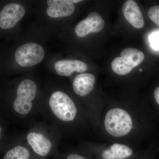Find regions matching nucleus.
I'll return each instance as SVG.
<instances>
[{"label":"nucleus","mask_w":159,"mask_h":159,"mask_svg":"<svg viewBox=\"0 0 159 159\" xmlns=\"http://www.w3.org/2000/svg\"><path fill=\"white\" fill-rule=\"evenodd\" d=\"M36 83L23 80L18 84L15 96L1 107L2 117L14 122L31 125L34 117L40 114L41 102H38Z\"/></svg>","instance_id":"f257e3e1"},{"label":"nucleus","mask_w":159,"mask_h":159,"mask_svg":"<svg viewBox=\"0 0 159 159\" xmlns=\"http://www.w3.org/2000/svg\"><path fill=\"white\" fill-rule=\"evenodd\" d=\"M79 113L77 103L63 91H55L46 102H41L40 114L62 134H70L77 123Z\"/></svg>","instance_id":"f03ea898"},{"label":"nucleus","mask_w":159,"mask_h":159,"mask_svg":"<svg viewBox=\"0 0 159 159\" xmlns=\"http://www.w3.org/2000/svg\"><path fill=\"white\" fill-rule=\"evenodd\" d=\"M63 134L57 127L47 122H34L24 136L35 154L46 159L59 156L58 145Z\"/></svg>","instance_id":"7ed1b4c3"},{"label":"nucleus","mask_w":159,"mask_h":159,"mask_svg":"<svg viewBox=\"0 0 159 159\" xmlns=\"http://www.w3.org/2000/svg\"><path fill=\"white\" fill-rule=\"evenodd\" d=\"M132 123L129 114L120 108L109 111L104 120V125L107 132L116 137L123 136L129 133L132 128Z\"/></svg>","instance_id":"20e7f679"},{"label":"nucleus","mask_w":159,"mask_h":159,"mask_svg":"<svg viewBox=\"0 0 159 159\" xmlns=\"http://www.w3.org/2000/svg\"><path fill=\"white\" fill-rule=\"evenodd\" d=\"M121 57H117L111 62V68L115 73L120 75L129 74L144 60L142 51L134 48H128L121 52Z\"/></svg>","instance_id":"39448f33"},{"label":"nucleus","mask_w":159,"mask_h":159,"mask_svg":"<svg viewBox=\"0 0 159 159\" xmlns=\"http://www.w3.org/2000/svg\"><path fill=\"white\" fill-rule=\"evenodd\" d=\"M2 159H46L34 153L24 137L9 139L2 148Z\"/></svg>","instance_id":"423d86ee"},{"label":"nucleus","mask_w":159,"mask_h":159,"mask_svg":"<svg viewBox=\"0 0 159 159\" xmlns=\"http://www.w3.org/2000/svg\"><path fill=\"white\" fill-rule=\"evenodd\" d=\"M44 55L42 47L35 43H30L21 46L16 50L15 58L21 66L28 67L41 62Z\"/></svg>","instance_id":"0eeeda50"},{"label":"nucleus","mask_w":159,"mask_h":159,"mask_svg":"<svg viewBox=\"0 0 159 159\" xmlns=\"http://www.w3.org/2000/svg\"><path fill=\"white\" fill-rule=\"evenodd\" d=\"M25 13V9L21 5L10 3L4 6L0 12V28L11 29L21 19Z\"/></svg>","instance_id":"6e6552de"},{"label":"nucleus","mask_w":159,"mask_h":159,"mask_svg":"<svg viewBox=\"0 0 159 159\" xmlns=\"http://www.w3.org/2000/svg\"><path fill=\"white\" fill-rule=\"evenodd\" d=\"M105 26L104 20L96 12L89 14L85 19L80 21L75 28L77 36L84 37L91 33H97L102 30Z\"/></svg>","instance_id":"1a4fd4ad"},{"label":"nucleus","mask_w":159,"mask_h":159,"mask_svg":"<svg viewBox=\"0 0 159 159\" xmlns=\"http://www.w3.org/2000/svg\"><path fill=\"white\" fill-rule=\"evenodd\" d=\"M122 13L125 18L134 28L141 29L145 26V21L142 11L136 2L128 0L122 6Z\"/></svg>","instance_id":"9d476101"},{"label":"nucleus","mask_w":159,"mask_h":159,"mask_svg":"<svg viewBox=\"0 0 159 159\" xmlns=\"http://www.w3.org/2000/svg\"><path fill=\"white\" fill-rule=\"evenodd\" d=\"M47 13L50 17L59 18L70 16L75 11V6L69 0H48Z\"/></svg>","instance_id":"9b49d317"},{"label":"nucleus","mask_w":159,"mask_h":159,"mask_svg":"<svg viewBox=\"0 0 159 159\" xmlns=\"http://www.w3.org/2000/svg\"><path fill=\"white\" fill-rule=\"evenodd\" d=\"M95 81V77L92 74L82 73L78 74L73 80V90L77 96L85 97L93 90Z\"/></svg>","instance_id":"f8f14e48"},{"label":"nucleus","mask_w":159,"mask_h":159,"mask_svg":"<svg viewBox=\"0 0 159 159\" xmlns=\"http://www.w3.org/2000/svg\"><path fill=\"white\" fill-rule=\"evenodd\" d=\"M56 73L60 76L69 77L75 71L84 73L88 68L86 64L81 61L75 60H62L59 61L54 64Z\"/></svg>","instance_id":"ddd939ff"},{"label":"nucleus","mask_w":159,"mask_h":159,"mask_svg":"<svg viewBox=\"0 0 159 159\" xmlns=\"http://www.w3.org/2000/svg\"><path fill=\"white\" fill-rule=\"evenodd\" d=\"M133 153L132 149L128 146L116 143L103 150L100 154V157L102 159H126Z\"/></svg>","instance_id":"4468645a"},{"label":"nucleus","mask_w":159,"mask_h":159,"mask_svg":"<svg viewBox=\"0 0 159 159\" xmlns=\"http://www.w3.org/2000/svg\"><path fill=\"white\" fill-rule=\"evenodd\" d=\"M148 15L153 23L159 26V6L151 7L148 10Z\"/></svg>","instance_id":"2eb2a0df"},{"label":"nucleus","mask_w":159,"mask_h":159,"mask_svg":"<svg viewBox=\"0 0 159 159\" xmlns=\"http://www.w3.org/2000/svg\"><path fill=\"white\" fill-rule=\"evenodd\" d=\"M62 159H90L84 155L76 152L68 151L63 154L61 155Z\"/></svg>","instance_id":"dca6fc26"},{"label":"nucleus","mask_w":159,"mask_h":159,"mask_svg":"<svg viewBox=\"0 0 159 159\" xmlns=\"http://www.w3.org/2000/svg\"><path fill=\"white\" fill-rule=\"evenodd\" d=\"M150 45L155 50H159V31L152 33L150 35Z\"/></svg>","instance_id":"f3484780"},{"label":"nucleus","mask_w":159,"mask_h":159,"mask_svg":"<svg viewBox=\"0 0 159 159\" xmlns=\"http://www.w3.org/2000/svg\"><path fill=\"white\" fill-rule=\"evenodd\" d=\"M154 95L157 103L159 105V86L157 87L155 90Z\"/></svg>","instance_id":"a211bd4d"},{"label":"nucleus","mask_w":159,"mask_h":159,"mask_svg":"<svg viewBox=\"0 0 159 159\" xmlns=\"http://www.w3.org/2000/svg\"><path fill=\"white\" fill-rule=\"evenodd\" d=\"M71 1L73 3H77L80 2H82V1H80V0H72Z\"/></svg>","instance_id":"6ab92c4d"},{"label":"nucleus","mask_w":159,"mask_h":159,"mask_svg":"<svg viewBox=\"0 0 159 159\" xmlns=\"http://www.w3.org/2000/svg\"><path fill=\"white\" fill-rule=\"evenodd\" d=\"M52 159H62V157H61V155L60 154L59 156L56 157H53Z\"/></svg>","instance_id":"aec40b11"},{"label":"nucleus","mask_w":159,"mask_h":159,"mask_svg":"<svg viewBox=\"0 0 159 159\" xmlns=\"http://www.w3.org/2000/svg\"><path fill=\"white\" fill-rule=\"evenodd\" d=\"M139 70L140 71H142V69H139Z\"/></svg>","instance_id":"412c9836"}]
</instances>
